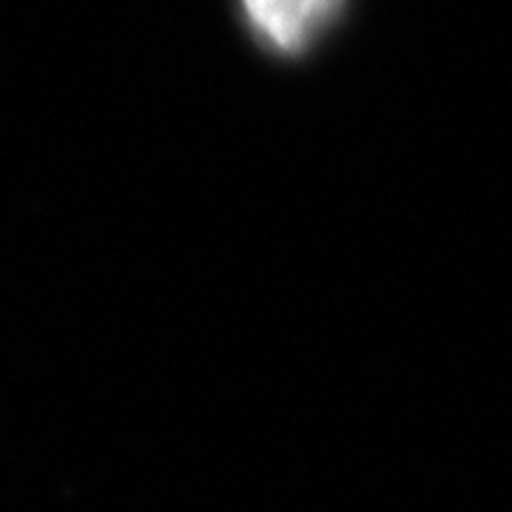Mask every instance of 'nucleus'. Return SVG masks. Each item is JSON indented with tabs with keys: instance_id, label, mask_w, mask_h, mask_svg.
<instances>
[{
	"instance_id": "obj_1",
	"label": "nucleus",
	"mask_w": 512,
	"mask_h": 512,
	"mask_svg": "<svg viewBox=\"0 0 512 512\" xmlns=\"http://www.w3.org/2000/svg\"><path fill=\"white\" fill-rule=\"evenodd\" d=\"M242 15L271 52L305 55L339 20L345 0H239Z\"/></svg>"
}]
</instances>
